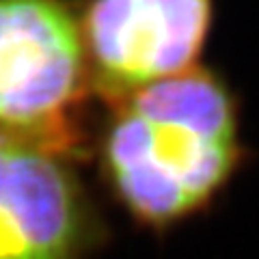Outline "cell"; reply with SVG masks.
<instances>
[{
  "label": "cell",
  "instance_id": "1",
  "mask_svg": "<svg viewBox=\"0 0 259 259\" xmlns=\"http://www.w3.org/2000/svg\"><path fill=\"white\" fill-rule=\"evenodd\" d=\"M238 160L231 97L203 69L125 95L104 143L115 190L143 223L164 225L197 209Z\"/></svg>",
  "mask_w": 259,
  "mask_h": 259
},
{
  "label": "cell",
  "instance_id": "2",
  "mask_svg": "<svg viewBox=\"0 0 259 259\" xmlns=\"http://www.w3.org/2000/svg\"><path fill=\"white\" fill-rule=\"evenodd\" d=\"M87 76V44L59 0H0V134L59 151Z\"/></svg>",
  "mask_w": 259,
  "mask_h": 259
},
{
  "label": "cell",
  "instance_id": "3",
  "mask_svg": "<svg viewBox=\"0 0 259 259\" xmlns=\"http://www.w3.org/2000/svg\"><path fill=\"white\" fill-rule=\"evenodd\" d=\"M209 20L212 0H93L82 35L104 87L125 97L192 69Z\"/></svg>",
  "mask_w": 259,
  "mask_h": 259
},
{
  "label": "cell",
  "instance_id": "4",
  "mask_svg": "<svg viewBox=\"0 0 259 259\" xmlns=\"http://www.w3.org/2000/svg\"><path fill=\"white\" fill-rule=\"evenodd\" d=\"M93 218L59 151L0 134V259H80Z\"/></svg>",
  "mask_w": 259,
  "mask_h": 259
}]
</instances>
